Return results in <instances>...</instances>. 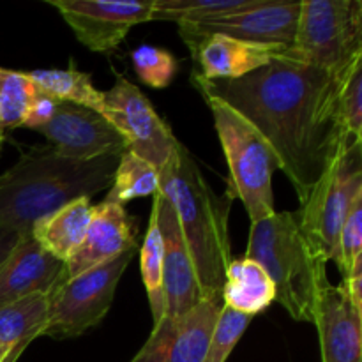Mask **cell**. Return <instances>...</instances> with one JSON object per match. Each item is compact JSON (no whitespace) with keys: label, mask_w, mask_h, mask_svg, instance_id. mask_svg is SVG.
Instances as JSON below:
<instances>
[{"label":"cell","mask_w":362,"mask_h":362,"mask_svg":"<svg viewBox=\"0 0 362 362\" xmlns=\"http://www.w3.org/2000/svg\"><path fill=\"white\" fill-rule=\"evenodd\" d=\"M191 81L202 95H212L247 120L271 145L299 204H308L320 180L356 138L339 113L345 80L296 59L286 49L267 66L237 80Z\"/></svg>","instance_id":"obj_1"},{"label":"cell","mask_w":362,"mask_h":362,"mask_svg":"<svg viewBox=\"0 0 362 362\" xmlns=\"http://www.w3.org/2000/svg\"><path fill=\"white\" fill-rule=\"evenodd\" d=\"M120 156L78 161L62 158L49 145L25 152L0 175V225L23 235L64 205L101 193L112 186Z\"/></svg>","instance_id":"obj_2"},{"label":"cell","mask_w":362,"mask_h":362,"mask_svg":"<svg viewBox=\"0 0 362 362\" xmlns=\"http://www.w3.org/2000/svg\"><path fill=\"white\" fill-rule=\"evenodd\" d=\"M159 193L175 211L204 299H221L225 272L233 260L228 235L233 198L228 193L219 197L212 189L180 141L159 170Z\"/></svg>","instance_id":"obj_3"},{"label":"cell","mask_w":362,"mask_h":362,"mask_svg":"<svg viewBox=\"0 0 362 362\" xmlns=\"http://www.w3.org/2000/svg\"><path fill=\"white\" fill-rule=\"evenodd\" d=\"M246 258L267 272L274 285V300L293 320L313 324L320 293L331 285L329 260L296 212H274L251 223Z\"/></svg>","instance_id":"obj_4"},{"label":"cell","mask_w":362,"mask_h":362,"mask_svg":"<svg viewBox=\"0 0 362 362\" xmlns=\"http://www.w3.org/2000/svg\"><path fill=\"white\" fill-rule=\"evenodd\" d=\"M204 99L214 117V127L228 161L226 193L243 202L251 223L269 218L276 212L272 173L278 170L271 145L228 105L212 95H204Z\"/></svg>","instance_id":"obj_5"},{"label":"cell","mask_w":362,"mask_h":362,"mask_svg":"<svg viewBox=\"0 0 362 362\" xmlns=\"http://www.w3.org/2000/svg\"><path fill=\"white\" fill-rule=\"evenodd\" d=\"M288 53L345 80L362 59L361 0H304Z\"/></svg>","instance_id":"obj_6"},{"label":"cell","mask_w":362,"mask_h":362,"mask_svg":"<svg viewBox=\"0 0 362 362\" xmlns=\"http://www.w3.org/2000/svg\"><path fill=\"white\" fill-rule=\"evenodd\" d=\"M134 253L136 250L127 251L106 264L81 272L76 278L57 283L49 292L41 336L69 339L98 325L108 315L119 279L126 272Z\"/></svg>","instance_id":"obj_7"},{"label":"cell","mask_w":362,"mask_h":362,"mask_svg":"<svg viewBox=\"0 0 362 362\" xmlns=\"http://www.w3.org/2000/svg\"><path fill=\"white\" fill-rule=\"evenodd\" d=\"M359 194H362V141H354L339 154L308 204L296 211L300 225L322 247L327 260L334 262L343 279L349 271L343 260L339 235L350 207Z\"/></svg>","instance_id":"obj_8"},{"label":"cell","mask_w":362,"mask_h":362,"mask_svg":"<svg viewBox=\"0 0 362 362\" xmlns=\"http://www.w3.org/2000/svg\"><path fill=\"white\" fill-rule=\"evenodd\" d=\"M103 99L105 117L126 138L127 151L161 170L179 140L156 113L147 95L122 74H115V83L108 92H103Z\"/></svg>","instance_id":"obj_9"},{"label":"cell","mask_w":362,"mask_h":362,"mask_svg":"<svg viewBox=\"0 0 362 362\" xmlns=\"http://www.w3.org/2000/svg\"><path fill=\"white\" fill-rule=\"evenodd\" d=\"M300 2L264 0L260 6L223 20L202 23H179V34L191 49L214 34L243 39V41L276 45L290 49L296 41Z\"/></svg>","instance_id":"obj_10"},{"label":"cell","mask_w":362,"mask_h":362,"mask_svg":"<svg viewBox=\"0 0 362 362\" xmlns=\"http://www.w3.org/2000/svg\"><path fill=\"white\" fill-rule=\"evenodd\" d=\"M62 14L78 41L90 52L110 53L124 41L134 25L152 20L151 2L105 0H48Z\"/></svg>","instance_id":"obj_11"},{"label":"cell","mask_w":362,"mask_h":362,"mask_svg":"<svg viewBox=\"0 0 362 362\" xmlns=\"http://www.w3.org/2000/svg\"><path fill=\"white\" fill-rule=\"evenodd\" d=\"M35 131L49 141L57 154L78 161L122 154L127 148L126 138L105 115L66 101H60L52 120Z\"/></svg>","instance_id":"obj_12"},{"label":"cell","mask_w":362,"mask_h":362,"mask_svg":"<svg viewBox=\"0 0 362 362\" xmlns=\"http://www.w3.org/2000/svg\"><path fill=\"white\" fill-rule=\"evenodd\" d=\"M223 299H204L179 317H163L131 362H205Z\"/></svg>","instance_id":"obj_13"},{"label":"cell","mask_w":362,"mask_h":362,"mask_svg":"<svg viewBox=\"0 0 362 362\" xmlns=\"http://www.w3.org/2000/svg\"><path fill=\"white\" fill-rule=\"evenodd\" d=\"M154 204L158 207L159 232L163 239L165 317H179L200 304L204 293L172 204L159 191L154 194Z\"/></svg>","instance_id":"obj_14"},{"label":"cell","mask_w":362,"mask_h":362,"mask_svg":"<svg viewBox=\"0 0 362 362\" xmlns=\"http://www.w3.org/2000/svg\"><path fill=\"white\" fill-rule=\"evenodd\" d=\"M138 219L131 218L122 205L101 202L92 207V219L83 243L64 264V281L106 264L138 246Z\"/></svg>","instance_id":"obj_15"},{"label":"cell","mask_w":362,"mask_h":362,"mask_svg":"<svg viewBox=\"0 0 362 362\" xmlns=\"http://www.w3.org/2000/svg\"><path fill=\"white\" fill-rule=\"evenodd\" d=\"M64 279V262L46 253L30 232L23 233L0 265V308L35 293H49Z\"/></svg>","instance_id":"obj_16"},{"label":"cell","mask_w":362,"mask_h":362,"mask_svg":"<svg viewBox=\"0 0 362 362\" xmlns=\"http://www.w3.org/2000/svg\"><path fill=\"white\" fill-rule=\"evenodd\" d=\"M313 324L322 362H362V315L354 310L343 285H329L320 293Z\"/></svg>","instance_id":"obj_17"},{"label":"cell","mask_w":362,"mask_h":362,"mask_svg":"<svg viewBox=\"0 0 362 362\" xmlns=\"http://www.w3.org/2000/svg\"><path fill=\"white\" fill-rule=\"evenodd\" d=\"M285 52L283 46L214 34L198 42L191 55L200 66L198 74L205 80H237L267 66Z\"/></svg>","instance_id":"obj_18"},{"label":"cell","mask_w":362,"mask_h":362,"mask_svg":"<svg viewBox=\"0 0 362 362\" xmlns=\"http://www.w3.org/2000/svg\"><path fill=\"white\" fill-rule=\"evenodd\" d=\"M92 207L90 198H78L35 221L30 228L32 237L46 253L66 264L83 243L92 219Z\"/></svg>","instance_id":"obj_19"},{"label":"cell","mask_w":362,"mask_h":362,"mask_svg":"<svg viewBox=\"0 0 362 362\" xmlns=\"http://www.w3.org/2000/svg\"><path fill=\"white\" fill-rule=\"evenodd\" d=\"M48 304L49 293H35L0 308V362H16L41 336Z\"/></svg>","instance_id":"obj_20"},{"label":"cell","mask_w":362,"mask_h":362,"mask_svg":"<svg viewBox=\"0 0 362 362\" xmlns=\"http://www.w3.org/2000/svg\"><path fill=\"white\" fill-rule=\"evenodd\" d=\"M274 297V285L260 264L246 257L230 262L221 292L226 308L255 317L267 310Z\"/></svg>","instance_id":"obj_21"},{"label":"cell","mask_w":362,"mask_h":362,"mask_svg":"<svg viewBox=\"0 0 362 362\" xmlns=\"http://www.w3.org/2000/svg\"><path fill=\"white\" fill-rule=\"evenodd\" d=\"M25 76L30 80L35 90L55 98L57 101L73 103L85 106L105 115V99L103 92L94 87L90 74L81 73L71 60L67 69H34L27 71Z\"/></svg>","instance_id":"obj_22"},{"label":"cell","mask_w":362,"mask_h":362,"mask_svg":"<svg viewBox=\"0 0 362 362\" xmlns=\"http://www.w3.org/2000/svg\"><path fill=\"white\" fill-rule=\"evenodd\" d=\"M262 2L264 0H154L152 20L202 23L244 13Z\"/></svg>","instance_id":"obj_23"},{"label":"cell","mask_w":362,"mask_h":362,"mask_svg":"<svg viewBox=\"0 0 362 362\" xmlns=\"http://www.w3.org/2000/svg\"><path fill=\"white\" fill-rule=\"evenodd\" d=\"M159 191V170L131 151H124L117 165L106 204L126 205L134 198L154 197Z\"/></svg>","instance_id":"obj_24"},{"label":"cell","mask_w":362,"mask_h":362,"mask_svg":"<svg viewBox=\"0 0 362 362\" xmlns=\"http://www.w3.org/2000/svg\"><path fill=\"white\" fill-rule=\"evenodd\" d=\"M140 267L145 290H147L152 320L156 325L165 317L166 300L165 286H163V239L161 232H159L158 207H156L154 202H152L151 218H148L144 246L140 251Z\"/></svg>","instance_id":"obj_25"},{"label":"cell","mask_w":362,"mask_h":362,"mask_svg":"<svg viewBox=\"0 0 362 362\" xmlns=\"http://www.w3.org/2000/svg\"><path fill=\"white\" fill-rule=\"evenodd\" d=\"M32 94L34 85L25 76L23 71L0 67V126L4 131L23 126Z\"/></svg>","instance_id":"obj_26"},{"label":"cell","mask_w":362,"mask_h":362,"mask_svg":"<svg viewBox=\"0 0 362 362\" xmlns=\"http://www.w3.org/2000/svg\"><path fill=\"white\" fill-rule=\"evenodd\" d=\"M251 320H253V317H250V315L233 311L223 304L214 329H212L205 362H226L232 350L235 349L239 339L246 332V329L250 327Z\"/></svg>","instance_id":"obj_27"},{"label":"cell","mask_w":362,"mask_h":362,"mask_svg":"<svg viewBox=\"0 0 362 362\" xmlns=\"http://www.w3.org/2000/svg\"><path fill=\"white\" fill-rule=\"evenodd\" d=\"M134 71L145 85L152 88H165L177 74V60L170 52L154 46H140L131 52Z\"/></svg>","instance_id":"obj_28"},{"label":"cell","mask_w":362,"mask_h":362,"mask_svg":"<svg viewBox=\"0 0 362 362\" xmlns=\"http://www.w3.org/2000/svg\"><path fill=\"white\" fill-rule=\"evenodd\" d=\"M339 113L346 133L362 141V59L354 64L339 90Z\"/></svg>","instance_id":"obj_29"},{"label":"cell","mask_w":362,"mask_h":362,"mask_svg":"<svg viewBox=\"0 0 362 362\" xmlns=\"http://www.w3.org/2000/svg\"><path fill=\"white\" fill-rule=\"evenodd\" d=\"M339 244H341V255L346 271H350V265L362 257V194L354 200L352 207H350L349 216L343 223Z\"/></svg>","instance_id":"obj_30"},{"label":"cell","mask_w":362,"mask_h":362,"mask_svg":"<svg viewBox=\"0 0 362 362\" xmlns=\"http://www.w3.org/2000/svg\"><path fill=\"white\" fill-rule=\"evenodd\" d=\"M60 101H57L55 98L48 94H42V92L35 90L32 94L30 103H28L27 113H25L23 126L28 127V129H37V127L45 126L52 120V117L55 115L57 106H59Z\"/></svg>","instance_id":"obj_31"},{"label":"cell","mask_w":362,"mask_h":362,"mask_svg":"<svg viewBox=\"0 0 362 362\" xmlns=\"http://www.w3.org/2000/svg\"><path fill=\"white\" fill-rule=\"evenodd\" d=\"M341 285L346 290V296H349L354 310L362 315V257L350 265L349 276L343 279Z\"/></svg>","instance_id":"obj_32"},{"label":"cell","mask_w":362,"mask_h":362,"mask_svg":"<svg viewBox=\"0 0 362 362\" xmlns=\"http://www.w3.org/2000/svg\"><path fill=\"white\" fill-rule=\"evenodd\" d=\"M21 233L16 230L9 228V226L0 225V265L11 255V251L16 247V244L20 243Z\"/></svg>","instance_id":"obj_33"},{"label":"cell","mask_w":362,"mask_h":362,"mask_svg":"<svg viewBox=\"0 0 362 362\" xmlns=\"http://www.w3.org/2000/svg\"><path fill=\"white\" fill-rule=\"evenodd\" d=\"M2 141H4V127L0 126V147H2Z\"/></svg>","instance_id":"obj_34"}]
</instances>
